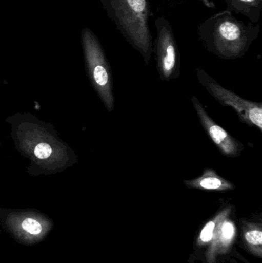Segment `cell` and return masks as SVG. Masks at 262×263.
<instances>
[{"instance_id":"8992f818","label":"cell","mask_w":262,"mask_h":263,"mask_svg":"<svg viewBox=\"0 0 262 263\" xmlns=\"http://www.w3.org/2000/svg\"><path fill=\"white\" fill-rule=\"evenodd\" d=\"M155 26L157 35L153 52L160 79L165 81L177 79L180 74L181 58L172 26L166 17L160 16L155 18Z\"/></svg>"},{"instance_id":"9c48e42d","label":"cell","mask_w":262,"mask_h":263,"mask_svg":"<svg viewBox=\"0 0 262 263\" xmlns=\"http://www.w3.org/2000/svg\"><path fill=\"white\" fill-rule=\"evenodd\" d=\"M240 240L243 248L258 259L262 258V225L261 222L246 219L240 220Z\"/></svg>"},{"instance_id":"6da1fadb","label":"cell","mask_w":262,"mask_h":263,"mask_svg":"<svg viewBox=\"0 0 262 263\" xmlns=\"http://www.w3.org/2000/svg\"><path fill=\"white\" fill-rule=\"evenodd\" d=\"M259 32L258 23L246 24L226 10L206 18L198 29L206 49L224 60L244 57Z\"/></svg>"},{"instance_id":"ba28073f","label":"cell","mask_w":262,"mask_h":263,"mask_svg":"<svg viewBox=\"0 0 262 263\" xmlns=\"http://www.w3.org/2000/svg\"><path fill=\"white\" fill-rule=\"evenodd\" d=\"M191 190L209 192H227L235 190V185L229 179L218 175L215 170L206 168L201 176L193 179L183 181Z\"/></svg>"},{"instance_id":"30bf717a","label":"cell","mask_w":262,"mask_h":263,"mask_svg":"<svg viewBox=\"0 0 262 263\" xmlns=\"http://www.w3.org/2000/svg\"><path fill=\"white\" fill-rule=\"evenodd\" d=\"M226 11L241 14L250 20L252 24H258L262 9V0H225Z\"/></svg>"},{"instance_id":"52a82bcc","label":"cell","mask_w":262,"mask_h":263,"mask_svg":"<svg viewBox=\"0 0 262 263\" xmlns=\"http://www.w3.org/2000/svg\"><path fill=\"white\" fill-rule=\"evenodd\" d=\"M191 101L198 116L201 127L221 154L226 157H238L244 149V145L214 121L196 97L193 96Z\"/></svg>"},{"instance_id":"7a4b0ae2","label":"cell","mask_w":262,"mask_h":263,"mask_svg":"<svg viewBox=\"0 0 262 263\" xmlns=\"http://www.w3.org/2000/svg\"><path fill=\"white\" fill-rule=\"evenodd\" d=\"M108 16L125 40L136 49L146 65L153 53L149 28L152 12L149 0H101Z\"/></svg>"},{"instance_id":"277c9868","label":"cell","mask_w":262,"mask_h":263,"mask_svg":"<svg viewBox=\"0 0 262 263\" xmlns=\"http://www.w3.org/2000/svg\"><path fill=\"white\" fill-rule=\"evenodd\" d=\"M82 40L92 81L106 109L112 112L115 107V98L112 91L110 66L104 51L96 35L90 29H83Z\"/></svg>"},{"instance_id":"5b68a950","label":"cell","mask_w":262,"mask_h":263,"mask_svg":"<svg viewBox=\"0 0 262 263\" xmlns=\"http://www.w3.org/2000/svg\"><path fill=\"white\" fill-rule=\"evenodd\" d=\"M197 79L200 84L223 106H229L236 112L240 121L250 127L262 132V104L245 100L232 91L221 86L203 69H197Z\"/></svg>"},{"instance_id":"7c38bea8","label":"cell","mask_w":262,"mask_h":263,"mask_svg":"<svg viewBox=\"0 0 262 263\" xmlns=\"http://www.w3.org/2000/svg\"><path fill=\"white\" fill-rule=\"evenodd\" d=\"M34 153L38 159H47L52 154V148L49 144L39 143L35 146Z\"/></svg>"},{"instance_id":"8fae6325","label":"cell","mask_w":262,"mask_h":263,"mask_svg":"<svg viewBox=\"0 0 262 263\" xmlns=\"http://www.w3.org/2000/svg\"><path fill=\"white\" fill-rule=\"evenodd\" d=\"M22 227H23V230L32 235L39 234L43 230L41 224L38 221L30 219V218L25 219L22 223Z\"/></svg>"},{"instance_id":"3957f363","label":"cell","mask_w":262,"mask_h":263,"mask_svg":"<svg viewBox=\"0 0 262 263\" xmlns=\"http://www.w3.org/2000/svg\"><path fill=\"white\" fill-rule=\"evenodd\" d=\"M235 209L228 205L218 210L201 228L195 242L196 252H203L206 263H220V258L232 252L237 239Z\"/></svg>"}]
</instances>
